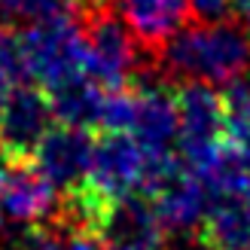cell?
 Masks as SVG:
<instances>
[{
    "label": "cell",
    "instance_id": "cell-18",
    "mask_svg": "<svg viewBox=\"0 0 250 250\" xmlns=\"http://www.w3.org/2000/svg\"><path fill=\"white\" fill-rule=\"evenodd\" d=\"M58 250H110L98 235H89V232H77V229H67V235L61 238Z\"/></svg>",
    "mask_w": 250,
    "mask_h": 250
},
{
    "label": "cell",
    "instance_id": "cell-6",
    "mask_svg": "<svg viewBox=\"0 0 250 250\" xmlns=\"http://www.w3.org/2000/svg\"><path fill=\"white\" fill-rule=\"evenodd\" d=\"M55 125L49 95L34 83L19 85L0 107V156L9 162H28L37 144Z\"/></svg>",
    "mask_w": 250,
    "mask_h": 250
},
{
    "label": "cell",
    "instance_id": "cell-10",
    "mask_svg": "<svg viewBox=\"0 0 250 250\" xmlns=\"http://www.w3.org/2000/svg\"><path fill=\"white\" fill-rule=\"evenodd\" d=\"M0 202H3V214L16 223H28L34 226H49L58 220V195L49 177L34 165V162H9L3 174V186H0Z\"/></svg>",
    "mask_w": 250,
    "mask_h": 250
},
{
    "label": "cell",
    "instance_id": "cell-8",
    "mask_svg": "<svg viewBox=\"0 0 250 250\" xmlns=\"http://www.w3.org/2000/svg\"><path fill=\"white\" fill-rule=\"evenodd\" d=\"M92 153H95V134L89 128L55 122L43 141L37 144L31 162L46 174L55 189H64L67 195L73 189H80L89 177Z\"/></svg>",
    "mask_w": 250,
    "mask_h": 250
},
{
    "label": "cell",
    "instance_id": "cell-3",
    "mask_svg": "<svg viewBox=\"0 0 250 250\" xmlns=\"http://www.w3.org/2000/svg\"><path fill=\"white\" fill-rule=\"evenodd\" d=\"M177 101V156L186 168L195 174H205L210 162L226 146V110H223V95L214 92L208 83H183L174 89Z\"/></svg>",
    "mask_w": 250,
    "mask_h": 250
},
{
    "label": "cell",
    "instance_id": "cell-14",
    "mask_svg": "<svg viewBox=\"0 0 250 250\" xmlns=\"http://www.w3.org/2000/svg\"><path fill=\"white\" fill-rule=\"evenodd\" d=\"M52 104V116L61 125H77V128H98L101 122V107H104V89L92 77L73 80L61 89L46 92Z\"/></svg>",
    "mask_w": 250,
    "mask_h": 250
},
{
    "label": "cell",
    "instance_id": "cell-9",
    "mask_svg": "<svg viewBox=\"0 0 250 250\" xmlns=\"http://www.w3.org/2000/svg\"><path fill=\"white\" fill-rule=\"evenodd\" d=\"M144 195H149L165 232L198 229L208 214V205H210L205 180L192 168H186L183 162L174 171H168L162 180H156Z\"/></svg>",
    "mask_w": 250,
    "mask_h": 250
},
{
    "label": "cell",
    "instance_id": "cell-5",
    "mask_svg": "<svg viewBox=\"0 0 250 250\" xmlns=\"http://www.w3.org/2000/svg\"><path fill=\"white\" fill-rule=\"evenodd\" d=\"M85 46H89V77L104 92H119L134 85L137 49L125 21L113 12L85 19Z\"/></svg>",
    "mask_w": 250,
    "mask_h": 250
},
{
    "label": "cell",
    "instance_id": "cell-12",
    "mask_svg": "<svg viewBox=\"0 0 250 250\" xmlns=\"http://www.w3.org/2000/svg\"><path fill=\"white\" fill-rule=\"evenodd\" d=\"M122 19L137 43L162 52L180 31H186L192 9L189 0H119Z\"/></svg>",
    "mask_w": 250,
    "mask_h": 250
},
{
    "label": "cell",
    "instance_id": "cell-1",
    "mask_svg": "<svg viewBox=\"0 0 250 250\" xmlns=\"http://www.w3.org/2000/svg\"><path fill=\"white\" fill-rule=\"evenodd\" d=\"M162 55L171 73L189 83H235L250 67V34L229 21L189 24Z\"/></svg>",
    "mask_w": 250,
    "mask_h": 250
},
{
    "label": "cell",
    "instance_id": "cell-21",
    "mask_svg": "<svg viewBox=\"0 0 250 250\" xmlns=\"http://www.w3.org/2000/svg\"><path fill=\"white\" fill-rule=\"evenodd\" d=\"M3 174H6V159L0 156V186H3ZM0 226H3V202H0Z\"/></svg>",
    "mask_w": 250,
    "mask_h": 250
},
{
    "label": "cell",
    "instance_id": "cell-2",
    "mask_svg": "<svg viewBox=\"0 0 250 250\" xmlns=\"http://www.w3.org/2000/svg\"><path fill=\"white\" fill-rule=\"evenodd\" d=\"M21 55L28 64V77L43 92L61 89L73 80L89 77V46L77 21H58L43 28L16 31Z\"/></svg>",
    "mask_w": 250,
    "mask_h": 250
},
{
    "label": "cell",
    "instance_id": "cell-4",
    "mask_svg": "<svg viewBox=\"0 0 250 250\" xmlns=\"http://www.w3.org/2000/svg\"><path fill=\"white\" fill-rule=\"evenodd\" d=\"M149 159L144 146L125 131H101L95 137V153L85 186L104 202H119L137 192H146Z\"/></svg>",
    "mask_w": 250,
    "mask_h": 250
},
{
    "label": "cell",
    "instance_id": "cell-19",
    "mask_svg": "<svg viewBox=\"0 0 250 250\" xmlns=\"http://www.w3.org/2000/svg\"><path fill=\"white\" fill-rule=\"evenodd\" d=\"M70 3L77 6L85 19H92V16H101V12H107L113 0H70Z\"/></svg>",
    "mask_w": 250,
    "mask_h": 250
},
{
    "label": "cell",
    "instance_id": "cell-16",
    "mask_svg": "<svg viewBox=\"0 0 250 250\" xmlns=\"http://www.w3.org/2000/svg\"><path fill=\"white\" fill-rule=\"evenodd\" d=\"M61 238L55 235L52 226H34L24 232V238L16 244V250H58Z\"/></svg>",
    "mask_w": 250,
    "mask_h": 250
},
{
    "label": "cell",
    "instance_id": "cell-13",
    "mask_svg": "<svg viewBox=\"0 0 250 250\" xmlns=\"http://www.w3.org/2000/svg\"><path fill=\"white\" fill-rule=\"evenodd\" d=\"M198 241L205 250H250V205L238 198H210Z\"/></svg>",
    "mask_w": 250,
    "mask_h": 250
},
{
    "label": "cell",
    "instance_id": "cell-17",
    "mask_svg": "<svg viewBox=\"0 0 250 250\" xmlns=\"http://www.w3.org/2000/svg\"><path fill=\"white\" fill-rule=\"evenodd\" d=\"M232 3L235 0H189V9L195 16H202L205 21H223L232 12Z\"/></svg>",
    "mask_w": 250,
    "mask_h": 250
},
{
    "label": "cell",
    "instance_id": "cell-22",
    "mask_svg": "<svg viewBox=\"0 0 250 250\" xmlns=\"http://www.w3.org/2000/svg\"><path fill=\"white\" fill-rule=\"evenodd\" d=\"M0 40H3V31H0Z\"/></svg>",
    "mask_w": 250,
    "mask_h": 250
},
{
    "label": "cell",
    "instance_id": "cell-15",
    "mask_svg": "<svg viewBox=\"0 0 250 250\" xmlns=\"http://www.w3.org/2000/svg\"><path fill=\"white\" fill-rule=\"evenodd\" d=\"M0 12L12 21L28 28H43V24H58V21H73L77 6L70 0H0Z\"/></svg>",
    "mask_w": 250,
    "mask_h": 250
},
{
    "label": "cell",
    "instance_id": "cell-7",
    "mask_svg": "<svg viewBox=\"0 0 250 250\" xmlns=\"http://www.w3.org/2000/svg\"><path fill=\"white\" fill-rule=\"evenodd\" d=\"M177 134H180V119H177L174 89L134 83L131 137L144 146L149 165H165V162L180 159L177 156Z\"/></svg>",
    "mask_w": 250,
    "mask_h": 250
},
{
    "label": "cell",
    "instance_id": "cell-20",
    "mask_svg": "<svg viewBox=\"0 0 250 250\" xmlns=\"http://www.w3.org/2000/svg\"><path fill=\"white\" fill-rule=\"evenodd\" d=\"M232 12H238L241 21L250 28V0H235V3H232Z\"/></svg>",
    "mask_w": 250,
    "mask_h": 250
},
{
    "label": "cell",
    "instance_id": "cell-23",
    "mask_svg": "<svg viewBox=\"0 0 250 250\" xmlns=\"http://www.w3.org/2000/svg\"><path fill=\"white\" fill-rule=\"evenodd\" d=\"M247 85H250V80H247Z\"/></svg>",
    "mask_w": 250,
    "mask_h": 250
},
{
    "label": "cell",
    "instance_id": "cell-11",
    "mask_svg": "<svg viewBox=\"0 0 250 250\" xmlns=\"http://www.w3.org/2000/svg\"><path fill=\"white\" fill-rule=\"evenodd\" d=\"M95 235L110 250H159L165 241V226L149 195L137 192L110 205Z\"/></svg>",
    "mask_w": 250,
    "mask_h": 250
}]
</instances>
